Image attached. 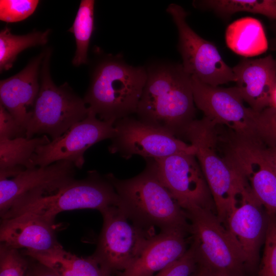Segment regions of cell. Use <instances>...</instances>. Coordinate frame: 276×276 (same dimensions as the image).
<instances>
[{"label":"cell","instance_id":"4dcf8cb0","mask_svg":"<svg viewBox=\"0 0 276 276\" xmlns=\"http://www.w3.org/2000/svg\"><path fill=\"white\" fill-rule=\"evenodd\" d=\"M198 266L196 257L190 246L181 258L153 276H193Z\"/></svg>","mask_w":276,"mask_h":276},{"label":"cell","instance_id":"7402d4cb","mask_svg":"<svg viewBox=\"0 0 276 276\" xmlns=\"http://www.w3.org/2000/svg\"><path fill=\"white\" fill-rule=\"evenodd\" d=\"M225 41L231 50L245 57L259 55L268 48L262 24L250 17L241 18L231 24L225 31Z\"/></svg>","mask_w":276,"mask_h":276},{"label":"cell","instance_id":"277c9868","mask_svg":"<svg viewBox=\"0 0 276 276\" xmlns=\"http://www.w3.org/2000/svg\"><path fill=\"white\" fill-rule=\"evenodd\" d=\"M215 126L203 117L190 122L181 135L195 147V155L210 190L216 214L225 225L248 182L226 156L218 153Z\"/></svg>","mask_w":276,"mask_h":276},{"label":"cell","instance_id":"d590c367","mask_svg":"<svg viewBox=\"0 0 276 276\" xmlns=\"http://www.w3.org/2000/svg\"><path fill=\"white\" fill-rule=\"evenodd\" d=\"M269 107H271L276 109V85L271 93Z\"/></svg>","mask_w":276,"mask_h":276},{"label":"cell","instance_id":"5b68a950","mask_svg":"<svg viewBox=\"0 0 276 276\" xmlns=\"http://www.w3.org/2000/svg\"><path fill=\"white\" fill-rule=\"evenodd\" d=\"M121 206L120 198L112 184L104 175L91 170L85 178H75L53 193L30 199L1 218L26 214L54 223L56 216L62 212L95 209L101 212L110 207Z\"/></svg>","mask_w":276,"mask_h":276},{"label":"cell","instance_id":"d4e9b609","mask_svg":"<svg viewBox=\"0 0 276 276\" xmlns=\"http://www.w3.org/2000/svg\"><path fill=\"white\" fill-rule=\"evenodd\" d=\"M94 0H82L72 27L68 31L75 37L76 49L72 64L79 66L87 63V52L94 28Z\"/></svg>","mask_w":276,"mask_h":276},{"label":"cell","instance_id":"7a4b0ae2","mask_svg":"<svg viewBox=\"0 0 276 276\" xmlns=\"http://www.w3.org/2000/svg\"><path fill=\"white\" fill-rule=\"evenodd\" d=\"M147 77L146 67L129 65L121 56L105 55L93 68L83 100L101 120L131 116L136 112Z\"/></svg>","mask_w":276,"mask_h":276},{"label":"cell","instance_id":"3957f363","mask_svg":"<svg viewBox=\"0 0 276 276\" xmlns=\"http://www.w3.org/2000/svg\"><path fill=\"white\" fill-rule=\"evenodd\" d=\"M118 193L121 208L134 223L160 231L182 229L189 233L185 211L159 180L150 165L136 176L126 179L105 174Z\"/></svg>","mask_w":276,"mask_h":276},{"label":"cell","instance_id":"1f68e13d","mask_svg":"<svg viewBox=\"0 0 276 276\" xmlns=\"http://www.w3.org/2000/svg\"><path fill=\"white\" fill-rule=\"evenodd\" d=\"M23 136L15 120L0 104V139H12Z\"/></svg>","mask_w":276,"mask_h":276},{"label":"cell","instance_id":"e575fe53","mask_svg":"<svg viewBox=\"0 0 276 276\" xmlns=\"http://www.w3.org/2000/svg\"><path fill=\"white\" fill-rule=\"evenodd\" d=\"M193 276H213L212 274L205 268L199 265Z\"/></svg>","mask_w":276,"mask_h":276},{"label":"cell","instance_id":"7c38bea8","mask_svg":"<svg viewBox=\"0 0 276 276\" xmlns=\"http://www.w3.org/2000/svg\"><path fill=\"white\" fill-rule=\"evenodd\" d=\"M114 122L101 120L88 109L85 119L72 125L60 137L36 149L30 160V168L46 167L60 160L69 161L76 168H82L84 153L89 147L114 136Z\"/></svg>","mask_w":276,"mask_h":276},{"label":"cell","instance_id":"484cf974","mask_svg":"<svg viewBox=\"0 0 276 276\" xmlns=\"http://www.w3.org/2000/svg\"><path fill=\"white\" fill-rule=\"evenodd\" d=\"M196 3L199 7L212 9L221 14L245 11L276 20V0H209Z\"/></svg>","mask_w":276,"mask_h":276},{"label":"cell","instance_id":"ffe728a7","mask_svg":"<svg viewBox=\"0 0 276 276\" xmlns=\"http://www.w3.org/2000/svg\"><path fill=\"white\" fill-rule=\"evenodd\" d=\"M54 225V222L26 214L2 220L1 244L18 250L45 251L54 248L60 245Z\"/></svg>","mask_w":276,"mask_h":276},{"label":"cell","instance_id":"5bb4252c","mask_svg":"<svg viewBox=\"0 0 276 276\" xmlns=\"http://www.w3.org/2000/svg\"><path fill=\"white\" fill-rule=\"evenodd\" d=\"M76 167L60 160L46 167L25 169L15 176L0 178V215L33 198L55 192L75 179Z\"/></svg>","mask_w":276,"mask_h":276},{"label":"cell","instance_id":"d6986e66","mask_svg":"<svg viewBox=\"0 0 276 276\" xmlns=\"http://www.w3.org/2000/svg\"><path fill=\"white\" fill-rule=\"evenodd\" d=\"M232 68L236 87L250 108L260 112L269 107L270 94L276 85V61L272 57L244 59Z\"/></svg>","mask_w":276,"mask_h":276},{"label":"cell","instance_id":"f1b7e54d","mask_svg":"<svg viewBox=\"0 0 276 276\" xmlns=\"http://www.w3.org/2000/svg\"><path fill=\"white\" fill-rule=\"evenodd\" d=\"M37 0H1L0 19L6 22H16L25 19L35 11Z\"/></svg>","mask_w":276,"mask_h":276},{"label":"cell","instance_id":"8fae6325","mask_svg":"<svg viewBox=\"0 0 276 276\" xmlns=\"http://www.w3.org/2000/svg\"><path fill=\"white\" fill-rule=\"evenodd\" d=\"M114 126L116 133L108 150L125 159L134 155L155 159L177 153L195 154V147L191 144L131 116L116 121Z\"/></svg>","mask_w":276,"mask_h":276},{"label":"cell","instance_id":"44dd1931","mask_svg":"<svg viewBox=\"0 0 276 276\" xmlns=\"http://www.w3.org/2000/svg\"><path fill=\"white\" fill-rule=\"evenodd\" d=\"M21 252L51 269L59 276H111L91 256L78 257L60 244L45 251L23 249Z\"/></svg>","mask_w":276,"mask_h":276},{"label":"cell","instance_id":"4fadbf2b","mask_svg":"<svg viewBox=\"0 0 276 276\" xmlns=\"http://www.w3.org/2000/svg\"><path fill=\"white\" fill-rule=\"evenodd\" d=\"M191 77L195 105L203 113L204 117L215 126L226 125L236 136L257 139L256 121L258 112L245 106L236 86H212Z\"/></svg>","mask_w":276,"mask_h":276},{"label":"cell","instance_id":"8992f818","mask_svg":"<svg viewBox=\"0 0 276 276\" xmlns=\"http://www.w3.org/2000/svg\"><path fill=\"white\" fill-rule=\"evenodd\" d=\"M51 54V49H47L40 68L39 90L26 129L28 139L36 134H45L55 140L88 113L83 99L68 84L57 86L53 81L50 70Z\"/></svg>","mask_w":276,"mask_h":276},{"label":"cell","instance_id":"4316f807","mask_svg":"<svg viewBox=\"0 0 276 276\" xmlns=\"http://www.w3.org/2000/svg\"><path fill=\"white\" fill-rule=\"evenodd\" d=\"M29 257L19 250L0 245V276H30Z\"/></svg>","mask_w":276,"mask_h":276},{"label":"cell","instance_id":"f546056e","mask_svg":"<svg viewBox=\"0 0 276 276\" xmlns=\"http://www.w3.org/2000/svg\"><path fill=\"white\" fill-rule=\"evenodd\" d=\"M257 139L267 147L276 146V109L268 107L258 113L256 121Z\"/></svg>","mask_w":276,"mask_h":276},{"label":"cell","instance_id":"d6a6232c","mask_svg":"<svg viewBox=\"0 0 276 276\" xmlns=\"http://www.w3.org/2000/svg\"><path fill=\"white\" fill-rule=\"evenodd\" d=\"M34 261L31 263L30 276H59L50 268Z\"/></svg>","mask_w":276,"mask_h":276},{"label":"cell","instance_id":"2e32d148","mask_svg":"<svg viewBox=\"0 0 276 276\" xmlns=\"http://www.w3.org/2000/svg\"><path fill=\"white\" fill-rule=\"evenodd\" d=\"M267 223V213L249 187L224 225L243 253L246 264L256 262Z\"/></svg>","mask_w":276,"mask_h":276},{"label":"cell","instance_id":"ac0fdd59","mask_svg":"<svg viewBox=\"0 0 276 276\" xmlns=\"http://www.w3.org/2000/svg\"><path fill=\"white\" fill-rule=\"evenodd\" d=\"M187 233L174 229L154 234L131 264L116 275L153 276L186 254L189 248Z\"/></svg>","mask_w":276,"mask_h":276},{"label":"cell","instance_id":"603a6c76","mask_svg":"<svg viewBox=\"0 0 276 276\" xmlns=\"http://www.w3.org/2000/svg\"><path fill=\"white\" fill-rule=\"evenodd\" d=\"M50 142L45 134L31 139H0V178L12 177L30 168V160L36 149Z\"/></svg>","mask_w":276,"mask_h":276},{"label":"cell","instance_id":"9c48e42d","mask_svg":"<svg viewBox=\"0 0 276 276\" xmlns=\"http://www.w3.org/2000/svg\"><path fill=\"white\" fill-rule=\"evenodd\" d=\"M166 12L171 16L177 29L178 49L184 71L212 86L235 82L233 68L226 64L213 43L200 37L189 26L184 9L177 4H171Z\"/></svg>","mask_w":276,"mask_h":276},{"label":"cell","instance_id":"ba28073f","mask_svg":"<svg viewBox=\"0 0 276 276\" xmlns=\"http://www.w3.org/2000/svg\"><path fill=\"white\" fill-rule=\"evenodd\" d=\"M103 223L91 256L111 273L126 269L153 235L154 228L144 227L130 220L121 206L100 212Z\"/></svg>","mask_w":276,"mask_h":276},{"label":"cell","instance_id":"30bf717a","mask_svg":"<svg viewBox=\"0 0 276 276\" xmlns=\"http://www.w3.org/2000/svg\"><path fill=\"white\" fill-rule=\"evenodd\" d=\"M146 159L185 212L199 208L212 210L213 197L195 154L177 153Z\"/></svg>","mask_w":276,"mask_h":276},{"label":"cell","instance_id":"9a60e30c","mask_svg":"<svg viewBox=\"0 0 276 276\" xmlns=\"http://www.w3.org/2000/svg\"><path fill=\"white\" fill-rule=\"evenodd\" d=\"M228 146L229 162L246 179L266 213L276 216V173L264 156L262 144L235 136Z\"/></svg>","mask_w":276,"mask_h":276},{"label":"cell","instance_id":"836d02e7","mask_svg":"<svg viewBox=\"0 0 276 276\" xmlns=\"http://www.w3.org/2000/svg\"><path fill=\"white\" fill-rule=\"evenodd\" d=\"M262 150L264 157L276 173V146L265 147L262 144Z\"/></svg>","mask_w":276,"mask_h":276},{"label":"cell","instance_id":"cb8c5ba5","mask_svg":"<svg viewBox=\"0 0 276 276\" xmlns=\"http://www.w3.org/2000/svg\"><path fill=\"white\" fill-rule=\"evenodd\" d=\"M51 30L33 31L22 35L13 34L10 28L5 27L0 32V71L11 68L18 55L31 47L45 44Z\"/></svg>","mask_w":276,"mask_h":276},{"label":"cell","instance_id":"83f0119b","mask_svg":"<svg viewBox=\"0 0 276 276\" xmlns=\"http://www.w3.org/2000/svg\"><path fill=\"white\" fill-rule=\"evenodd\" d=\"M263 255L258 276H276V216L268 214Z\"/></svg>","mask_w":276,"mask_h":276},{"label":"cell","instance_id":"52a82bcc","mask_svg":"<svg viewBox=\"0 0 276 276\" xmlns=\"http://www.w3.org/2000/svg\"><path fill=\"white\" fill-rule=\"evenodd\" d=\"M186 213L198 265L213 276H242L243 253L216 213L201 208Z\"/></svg>","mask_w":276,"mask_h":276},{"label":"cell","instance_id":"e0dca14e","mask_svg":"<svg viewBox=\"0 0 276 276\" xmlns=\"http://www.w3.org/2000/svg\"><path fill=\"white\" fill-rule=\"evenodd\" d=\"M45 54V50L20 72L0 82V104L13 117L24 137L39 90L38 78Z\"/></svg>","mask_w":276,"mask_h":276},{"label":"cell","instance_id":"6da1fadb","mask_svg":"<svg viewBox=\"0 0 276 276\" xmlns=\"http://www.w3.org/2000/svg\"><path fill=\"white\" fill-rule=\"evenodd\" d=\"M146 70L137 119L175 136L181 135L195 115L191 76L181 64L162 62Z\"/></svg>","mask_w":276,"mask_h":276}]
</instances>
